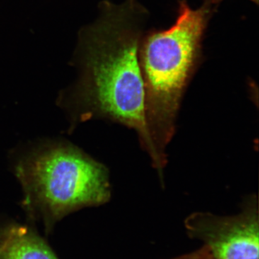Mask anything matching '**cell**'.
Returning a JSON list of instances; mask_svg holds the SVG:
<instances>
[{"mask_svg": "<svg viewBox=\"0 0 259 259\" xmlns=\"http://www.w3.org/2000/svg\"><path fill=\"white\" fill-rule=\"evenodd\" d=\"M175 259H212V256L207 247L203 245L202 248H199L193 253L182 255Z\"/></svg>", "mask_w": 259, "mask_h": 259, "instance_id": "6", "label": "cell"}, {"mask_svg": "<svg viewBox=\"0 0 259 259\" xmlns=\"http://www.w3.org/2000/svg\"><path fill=\"white\" fill-rule=\"evenodd\" d=\"M185 226L191 238L204 242L212 259H258V209L253 197L238 215L196 212Z\"/></svg>", "mask_w": 259, "mask_h": 259, "instance_id": "4", "label": "cell"}, {"mask_svg": "<svg viewBox=\"0 0 259 259\" xmlns=\"http://www.w3.org/2000/svg\"><path fill=\"white\" fill-rule=\"evenodd\" d=\"M0 259H59L47 241L30 227L0 223Z\"/></svg>", "mask_w": 259, "mask_h": 259, "instance_id": "5", "label": "cell"}, {"mask_svg": "<svg viewBox=\"0 0 259 259\" xmlns=\"http://www.w3.org/2000/svg\"><path fill=\"white\" fill-rule=\"evenodd\" d=\"M149 18L139 0L102 1L96 20L80 31L74 57L79 79L61 99L76 121L104 117L135 130L161 174L166 163L148 130L139 59Z\"/></svg>", "mask_w": 259, "mask_h": 259, "instance_id": "1", "label": "cell"}, {"mask_svg": "<svg viewBox=\"0 0 259 259\" xmlns=\"http://www.w3.org/2000/svg\"><path fill=\"white\" fill-rule=\"evenodd\" d=\"M24 192L23 207L47 231L69 213L108 202V171L76 146L50 143L32 149L15 166Z\"/></svg>", "mask_w": 259, "mask_h": 259, "instance_id": "3", "label": "cell"}, {"mask_svg": "<svg viewBox=\"0 0 259 259\" xmlns=\"http://www.w3.org/2000/svg\"><path fill=\"white\" fill-rule=\"evenodd\" d=\"M221 2L204 0L193 9L187 0H179L175 23L164 30H147L141 39L139 59L146 121L156 151L164 162L181 100L202 64L204 34Z\"/></svg>", "mask_w": 259, "mask_h": 259, "instance_id": "2", "label": "cell"}, {"mask_svg": "<svg viewBox=\"0 0 259 259\" xmlns=\"http://www.w3.org/2000/svg\"><path fill=\"white\" fill-rule=\"evenodd\" d=\"M221 1H223V0H221ZM250 1L252 2V3H255L256 5H258V0H250Z\"/></svg>", "mask_w": 259, "mask_h": 259, "instance_id": "7", "label": "cell"}]
</instances>
